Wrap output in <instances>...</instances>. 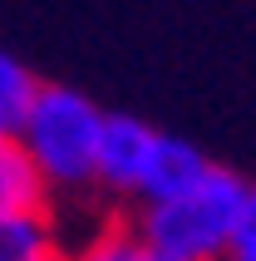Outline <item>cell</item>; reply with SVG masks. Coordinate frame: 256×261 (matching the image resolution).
Wrapping results in <instances>:
<instances>
[{"mask_svg":"<svg viewBox=\"0 0 256 261\" xmlns=\"http://www.w3.org/2000/svg\"><path fill=\"white\" fill-rule=\"evenodd\" d=\"M246 197H251V182L232 168H207L197 188L177 192L168 202H148L133 207L128 222L138 242L153 256L168 261H227L237 247V232H242L246 217Z\"/></svg>","mask_w":256,"mask_h":261,"instance_id":"1","label":"cell"},{"mask_svg":"<svg viewBox=\"0 0 256 261\" xmlns=\"http://www.w3.org/2000/svg\"><path fill=\"white\" fill-rule=\"evenodd\" d=\"M104 109L79 89L64 84H40L35 103H30L25 123H20V143H25L30 163L40 168L49 202L74 197V192H94V173H99V133H104Z\"/></svg>","mask_w":256,"mask_h":261,"instance_id":"2","label":"cell"},{"mask_svg":"<svg viewBox=\"0 0 256 261\" xmlns=\"http://www.w3.org/2000/svg\"><path fill=\"white\" fill-rule=\"evenodd\" d=\"M158 148V128L143 123L133 114H109L99 133V173H94V192H109L118 202L138 207L143 177H148V163H153Z\"/></svg>","mask_w":256,"mask_h":261,"instance_id":"3","label":"cell"},{"mask_svg":"<svg viewBox=\"0 0 256 261\" xmlns=\"http://www.w3.org/2000/svg\"><path fill=\"white\" fill-rule=\"evenodd\" d=\"M207 153L192 148L187 138H172V133H158V148H153V163H148V177H143V192H138V207L148 202H168L177 192L197 188L207 177Z\"/></svg>","mask_w":256,"mask_h":261,"instance_id":"4","label":"cell"},{"mask_svg":"<svg viewBox=\"0 0 256 261\" xmlns=\"http://www.w3.org/2000/svg\"><path fill=\"white\" fill-rule=\"evenodd\" d=\"M30 212H49V188L30 163L25 143L10 133L0 138V217H30Z\"/></svg>","mask_w":256,"mask_h":261,"instance_id":"5","label":"cell"},{"mask_svg":"<svg viewBox=\"0 0 256 261\" xmlns=\"http://www.w3.org/2000/svg\"><path fill=\"white\" fill-rule=\"evenodd\" d=\"M0 261H69V247L59 242V227H55V212L0 217Z\"/></svg>","mask_w":256,"mask_h":261,"instance_id":"6","label":"cell"},{"mask_svg":"<svg viewBox=\"0 0 256 261\" xmlns=\"http://www.w3.org/2000/svg\"><path fill=\"white\" fill-rule=\"evenodd\" d=\"M69 261H148V247L138 242L128 217H109V222H99L94 237H84L69 251Z\"/></svg>","mask_w":256,"mask_h":261,"instance_id":"7","label":"cell"},{"mask_svg":"<svg viewBox=\"0 0 256 261\" xmlns=\"http://www.w3.org/2000/svg\"><path fill=\"white\" fill-rule=\"evenodd\" d=\"M35 94H40V79H35L10 49H0V118H5L15 133H20V123H25Z\"/></svg>","mask_w":256,"mask_h":261,"instance_id":"8","label":"cell"},{"mask_svg":"<svg viewBox=\"0 0 256 261\" xmlns=\"http://www.w3.org/2000/svg\"><path fill=\"white\" fill-rule=\"evenodd\" d=\"M237 247H256V182H251V197H246V217H242V232H237Z\"/></svg>","mask_w":256,"mask_h":261,"instance_id":"9","label":"cell"},{"mask_svg":"<svg viewBox=\"0 0 256 261\" xmlns=\"http://www.w3.org/2000/svg\"><path fill=\"white\" fill-rule=\"evenodd\" d=\"M227 261H256V247H232Z\"/></svg>","mask_w":256,"mask_h":261,"instance_id":"10","label":"cell"},{"mask_svg":"<svg viewBox=\"0 0 256 261\" xmlns=\"http://www.w3.org/2000/svg\"><path fill=\"white\" fill-rule=\"evenodd\" d=\"M10 133H15V128H10V123H5V118H0V138H10Z\"/></svg>","mask_w":256,"mask_h":261,"instance_id":"11","label":"cell"},{"mask_svg":"<svg viewBox=\"0 0 256 261\" xmlns=\"http://www.w3.org/2000/svg\"><path fill=\"white\" fill-rule=\"evenodd\" d=\"M148 261H168V256H153V251H148Z\"/></svg>","mask_w":256,"mask_h":261,"instance_id":"12","label":"cell"}]
</instances>
